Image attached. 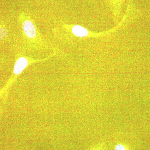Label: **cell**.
<instances>
[{
    "label": "cell",
    "instance_id": "6da1fadb",
    "mask_svg": "<svg viewBox=\"0 0 150 150\" xmlns=\"http://www.w3.org/2000/svg\"><path fill=\"white\" fill-rule=\"evenodd\" d=\"M23 30L25 35L30 39L36 37V29L34 24L31 21L26 20L22 23Z\"/></svg>",
    "mask_w": 150,
    "mask_h": 150
},
{
    "label": "cell",
    "instance_id": "7a4b0ae2",
    "mask_svg": "<svg viewBox=\"0 0 150 150\" xmlns=\"http://www.w3.org/2000/svg\"><path fill=\"white\" fill-rule=\"evenodd\" d=\"M29 64L28 60L25 57L22 56L16 60L14 66V74L18 76L21 74Z\"/></svg>",
    "mask_w": 150,
    "mask_h": 150
},
{
    "label": "cell",
    "instance_id": "3957f363",
    "mask_svg": "<svg viewBox=\"0 0 150 150\" xmlns=\"http://www.w3.org/2000/svg\"><path fill=\"white\" fill-rule=\"evenodd\" d=\"M71 31L74 35L78 37H86L89 34L88 30L86 28L78 25L73 26L71 28Z\"/></svg>",
    "mask_w": 150,
    "mask_h": 150
},
{
    "label": "cell",
    "instance_id": "277c9868",
    "mask_svg": "<svg viewBox=\"0 0 150 150\" xmlns=\"http://www.w3.org/2000/svg\"><path fill=\"white\" fill-rule=\"evenodd\" d=\"M7 35V31L5 28L0 27V40L5 38Z\"/></svg>",
    "mask_w": 150,
    "mask_h": 150
},
{
    "label": "cell",
    "instance_id": "5b68a950",
    "mask_svg": "<svg viewBox=\"0 0 150 150\" xmlns=\"http://www.w3.org/2000/svg\"><path fill=\"white\" fill-rule=\"evenodd\" d=\"M115 150H126L125 147L121 144H118L115 146Z\"/></svg>",
    "mask_w": 150,
    "mask_h": 150
}]
</instances>
